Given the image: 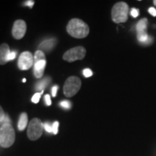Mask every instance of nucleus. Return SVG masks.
Masks as SVG:
<instances>
[{
  "mask_svg": "<svg viewBox=\"0 0 156 156\" xmlns=\"http://www.w3.org/2000/svg\"><path fill=\"white\" fill-rule=\"evenodd\" d=\"M67 33L75 38H83L89 34L90 28L86 23L80 19H72L67 24Z\"/></svg>",
  "mask_w": 156,
  "mask_h": 156,
  "instance_id": "f257e3e1",
  "label": "nucleus"
},
{
  "mask_svg": "<svg viewBox=\"0 0 156 156\" xmlns=\"http://www.w3.org/2000/svg\"><path fill=\"white\" fill-rule=\"evenodd\" d=\"M15 140V132L11 124H4L0 127V145L7 148L13 145Z\"/></svg>",
  "mask_w": 156,
  "mask_h": 156,
  "instance_id": "f03ea898",
  "label": "nucleus"
},
{
  "mask_svg": "<svg viewBox=\"0 0 156 156\" xmlns=\"http://www.w3.org/2000/svg\"><path fill=\"white\" fill-rule=\"evenodd\" d=\"M129 6L124 2L115 4L112 10V18L115 23H125L128 20Z\"/></svg>",
  "mask_w": 156,
  "mask_h": 156,
  "instance_id": "7ed1b4c3",
  "label": "nucleus"
},
{
  "mask_svg": "<svg viewBox=\"0 0 156 156\" xmlns=\"http://www.w3.org/2000/svg\"><path fill=\"white\" fill-rule=\"evenodd\" d=\"M81 87V80L76 76L67 78L64 85V94L67 97H73L77 94Z\"/></svg>",
  "mask_w": 156,
  "mask_h": 156,
  "instance_id": "20e7f679",
  "label": "nucleus"
},
{
  "mask_svg": "<svg viewBox=\"0 0 156 156\" xmlns=\"http://www.w3.org/2000/svg\"><path fill=\"white\" fill-rule=\"evenodd\" d=\"M44 130V124L38 118H34L30 121L28 126V138L30 140H36L41 137Z\"/></svg>",
  "mask_w": 156,
  "mask_h": 156,
  "instance_id": "39448f33",
  "label": "nucleus"
},
{
  "mask_svg": "<svg viewBox=\"0 0 156 156\" xmlns=\"http://www.w3.org/2000/svg\"><path fill=\"white\" fill-rule=\"evenodd\" d=\"M86 54V49L83 46H77L67 51L63 55V58L65 61L73 62L77 60H81L85 58Z\"/></svg>",
  "mask_w": 156,
  "mask_h": 156,
  "instance_id": "423d86ee",
  "label": "nucleus"
},
{
  "mask_svg": "<svg viewBox=\"0 0 156 156\" xmlns=\"http://www.w3.org/2000/svg\"><path fill=\"white\" fill-rule=\"evenodd\" d=\"M34 58L29 51H24L20 56L18 59V67L21 70H27L34 65Z\"/></svg>",
  "mask_w": 156,
  "mask_h": 156,
  "instance_id": "0eeeda50",
  "label": "nucleus"
},
{
  "mask_svg": "<svg viewBox=\"0 0 156 156\" xmlns=\"http://www.w3.org/2000/svg\"><path fill=\"white\" fill-rule=\"evenodd\" d=\"M26 29L27 26L25 21L23 20H17L14 23L12 30L13 37L17 40L23 38L26 32Z\"/></svg>",
  "mask_w": 156,
  "mask_h": 156,
  "instance_id": "6e6552de",
  "label": "nucleus"
},
{
  "mask_svg": "<svg viewBox=\"0 0 156 156\" xmlns=\"http://www.w3.org/2000/svg\"><path fill=\"white\" fill-rule=\"evenodd\" d=\"M10 51L9 46L5 43L0 45V64L4 65L8 62V56Z\"/></svg>",
  "mask_w": 156,
  "mask_h": 156,
  "instance_id": "1a4fd4ad",
  "label": "nucleus"
},
{
  "mask_svg": "<svg viewBox=\"0 0 156 156\" xmlns=\"http://www.w3.org/2000/svg\"><path fill=\"white\" fill-rule=\"evenodd\" d=\"M46 64V60H41V61H39L34 64V73L36 78L39 79V78H41L43 77Z\"/></svg>",
  "mask_w": 156,
  "mask_h": 156,
  "instance_id": "9d476101",
  "label": "nucleus"
},
{
  "mask_svg": "<svg viewBox=\"0 0 156 156\" xmlns=\"http://www.w3.org/2000/svg\"><path fill=\"white\" fill-rule=\"evenodd\" d=\"M56 44V40L55 38H50L46 39L44 41H43L39 46V49H42L48 52L49 51L52 50L54 48L55 45ZM41 50V51H42Z\"/></svg>",
  "mask_w": 156,
  "mask_h": 156,
  "instance_id": "9b49d317",
  "label": "nucleus"
},
{
  "mask_svg": "<svg viewBox=\"0 0 156 156\" xmlns=\"http://www.w3.org/2000/svg\"><path fill=\"white\" fill-rule=\"evenodd\" d=\"M147 19L143 18L141 19L136 24V31L137 35H142L147 34Z\"/></svg>",
  "mask_w": 156,
  "mask_h": 156,
  "instance_id": "f8f14e48",
  "label": "nucleus"
},
{
  "mask_svg": "<svg viewBox=\"0 0 156 156\" xmlns=\"http://www.w3.org/2000/svg\"><path fill=\"white\" fill-rule=\"evenodd\" d=\"M28 115H27L26 113H22L20 116L18 125H17V127H18L20 131H23L26 128L27 125H28Z\"/></svg>",
  "mask_w": 156,
  "mask_h": 156,
  "instance_id": "ddd939ff",
  "label": "nucleus"
},
{
  "mask_svg": "<svg viewBox=\"0 0 156 156\" xmlns=\"http://www.w3.org/2000/svg\"><path fill=\"white\" fill-rule=\"evenodd\" d=\"M51 81V77H45L44 79L41 80L38 82V83H36V89L38 90H41L44 91V89L46 88V87L48 85V83H50Z\"/></svg>",
  "mask_w": 156,
  "mask_h": 156,
  "instance_id": "4468645a",
  "label": "nucleus"
},
{
  "mask_svg": "<svg viewBox=\"0 0 156 156\" xmlns=\"http://www.w3.org/2000/svg\"><path fill=\"white\" fill-rule=\"evenodd\" d=\"M34 63H36V62L39 61H41V60H46V56H45L44 51L41 50L36 51L34 56Z\"/></svg>",
  "mask_w": 156,
  "mask_h": 156,
  "instance_id": "2eb2a0df",
  "label": "nucleus"
},
{
  "mask_svg": "<svg viewBox=\"0 0 156 156\" xmlns=\"http://www.w3.org/2000/svg\"><path fill=\"white\" fill-rule=\"evenodd\" d=\"M43 93H44V91H41V93H36V94L33 96L32 99H31L32 102L34 103H38L39 102V101H40L41 97Z\"/></svg>",
  "mask_w": 156,
  "mask_h": 156,
  "instance_id": "dca6fc26",
  "label": "nucleus"
},
{
  "mask_svg": "<svg viewBox=\"0 0 156 156\" xmlns=\"http://www.w3.org/2000/svg\"><path fill=\"white\" fill-rule=\"evenodd\" d=\"M59 105L62 108H66V109H69L72 107V103L69 101H63L62 102H60Z\"/></svg>",
  "mask_w": 156,
  "mask_h": 156,
  "instance_id": "f3484780",
  "label": "nucleus"
},
{
  "mask_svg": "<svg viewBox=\"0 0 156 156\" xmlns=\"http://www.w3.org/2000/svg\"><path fill=\"white\" fill-rule=\"evenodd\" d=\"M44 129L48 133H52V124L50 122H45L44 124Z\"/></svg>",
  "mask_w": 156,
  "mask_h": 156,
  "instance_id": "a211bd4d",
  "label": "nucleus"
},
{
  "mask_svg": "<svg viewBox=\"0 0 156 156\" xmlns=\"http://www.w3.org/2000/svg\"><path fill=\"white\" fill-rule=\"evenodd\" d=\"M58 122H54V124H52V133L54 134H56L58 133Z\"/></svg>",
  "mask_w": 156,
  "mask_h": 156,
  "instance_id": "6ab92c4d",
  "label": "nucleus"
},
{
  "mask_svg": "<svg viewBox=\"0 0 156 156\" xmlns=\"http://www.w3.org/2000/svg\"><path fill=\"white\" fill-rule=\"evenodd\" d=\"M93 72L92 70L90 69H88V68H87V69H85L83 70V75L85 76V77H91V76L93 75Z\"/></svg>",
  "mask_w": 156,
  "mask_h": 156,
  "instance_id": "aec40b11",
  "label": "nucleus"
},
{
  "mask_svg": "<svg viewBox=\"0 0 156 156\" xmlns=\"http://www.w3.org/2000/svg\"><path fill=\"white\" fill-rule=\"evenodd\" d=\"M140 14V11L139 9H136V8H132L131 10V15L133 17H137L139 16Z\"/></svg>",
  "mask_w": 156,
  "mask_h": 156,
  "instance_id": "412c9836",
  "label": "nucleus"
},
{
  "mask_svg": "<svg viewBox=\"0 0 156 156\" xmlns=\"http://www.w3.org/2000/svg\"><path fill=\"white\" fill-rule=\"evenodd\" d=\"M16 55H17V52L15 51H10V53H9V56H8V62L15 59V57H16Z\"/></svg>",
  "mask_w": 156,
  "mask_h": 156,
  "instance_id": "4be33fe9",
  "label": "nucleus"
},
{
  "mask_svg": "<svg viewBox=\"0 0 156 156\" xmlns=\"http://www.w3.org/2000/svg\"><path fill=\"white\" fill-rule=\"evenodd\" d=\"M44 100H45V102H46V106H51V97L48 94L45 95Z\"/></svg>",
  "mask_w": 156,
  "mask_h": 156,
  "instance_id": "5701e85b",
  "label": "nucleus"
},
{
  "mask_svg": "<svg viewBox=\"0 0 156 156\" xmlns=\"http://www.w3.org/2000/svg\"><path fill=\"white\" fill-rule=\"evenodd\" d=\"M6 116V114L4 112V110L2 108V106H0V123L3 122V121L5 120Z\"/></svg>",
  "mask_w": 156,
  "mask_h": 156,
  "instance_id": "b1692460",
  "label": "nucleus"
},
{
  "mask_svg": "<svg viewBox=\"0 0 156 156\" xmlns=\"http://www.w3.org/2000/svg\"><path fill=\"white\" fill-rule=\"evenodd\" d=\"M58 88V87L57 86V85H54V86H53V87H52L51 93H52V96H53V97L56 96Z\"/></svg>",
  "mask_w": 156,
  "mask_h": 156,
  "instance_id": "393cba45",
  "label": "nucleus"
},
{
  "mask_svg": "<svg viewBox=\"0 0 156 156\" xmlns=\"http://www.w3.org/2000/svg\"><path fill=\"white\" fill-rule=\"evenodd\" d=\"M148 12L151 15H153V17H156V9L154 8V7H151L148 9Z\"/></svg>",
  "mask_w": 156,
  "mask_h": 156,
  "instance_id": "a878e982",
  "label": "nucleus"
},
{
  "mask_svg": "<svg viewBox=\"0 0 156 156\" xmlns=\"http://www.w3.org/2000/svg\"><path fill=\"white\" fill-rule=\"evenodd\" d=\"M34 3H35L34 1H32V0H29V1L25 2V5H27V6H28V7H30V8H32V7H34Z\"/></svg>",
  "mask_w": 156,
  "mask_h": 156,
  "instance_id": "bb28decb",
  "label": "nucleus"
},
{
  "mask_svg": "<svg viewBox=\"0 0 156 156\" xmlns=\"http://www.w3.org/2000/svg\"><path fill=\"white\" fill-rule=\"evenodd\" d=\"M153 4H154V5H155V7H156V0H154V1H153Z\"/></svg>",
  "mask_w": 156,
  "mask_h": 156,
  "instance_id": "cd10ccee",
  "label": "nucleus"
},
{
  "mask_svg": "<svg viewBox=\"0 0 156 156\" xmlns=\"http://www.w3.org/2000/svg\"><path fill=\"white\" fill-rule=\"evenodd\" d=\"M23 83H25V82H26V79H25V78H24V79L23 80Z\"/></svg>",
  "mask_w": 156,
  "mask_h": 156,
  "instance_id": "c85d7f7f",
  "label": "nucleus"
}]
</instances>
